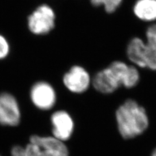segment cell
<instances>
[{
	"mask_svg": "<svg viewBox=\"0 0 156 156\" xmlns=\"http://www.w3.org/2000/svg\"><path fill=\"white\" fill-rule=\"evenodd\" d=\"M147 50L148 46L143 37H132L129 39L125 48L126 61L140 70H145Z\"/></svg>",
	"mask_w": 156,
	"mask_h": 156,
	"instance_id": "9",
	"label": "cell"
},
{
	"mask_svg": "<svg viewBox=\"0 0 156 156\" xmlns=\"http://www.w3.org/2000/svg\"><path fill=\"white\" fill-rule=\"evenodd\" d=\"M132 13L136 20L143 23L156 22V0H135Z\"/></svg>",
	"mask_w": 156,
	"mask_h": 156,
	"instance_id": "10",
	"label": "cell"
},
{
	"mask_svg": "<svg viewBox=\"0 0 156 156\" xmlns=\"http://www.w3.org/2000/svg\"><path fill=\"white\" fill-rule=\"evenodd\" d=\"M11 53V45L7 38L0 33V60H4Z\"/></svg>",
	"mask_w": 156,
	"mask_h": 156,
	"instance_id": "14",
	"label": "cell"
},
{
	"mask_svg": "<svg viewBox=\"0 0 156 156\" xmlns=\"http://www.w3.org/2000/svg\"><path fill=\"white\" fill-rule=\"evenodd\" d=\"M55 22L54 9L46 3L38 5L27 19L29 31L37 36L46 35L51 32L55 27Z\"/></svg>",
	"mask_w": 156,
	"mask_h": 156,
	"instance_id": "4",
	"label": "cell"
},
{
	"mask_svg": "<svg viewBox=\"0 0 156 156\" xmlns=\"http://www.w3.org/2000/svg\"><path fill=\"white\" fill-rule=\"evenodd\" d=\"M29 96L32 104L42 111L51 109L57 101V93L54 87L45 81L35 83L31 88Z\"/></svg>",
	"mask_w": 156,
	"mask_h": 156,
	"instance_id": "6",
	"label": "cell"
},
{
	"mask_svg": "<svg viewBox=\"0 0 156 156\" xmlns=\"http://www.w3.org/2000/svg\"><path fill=\"white\" fill-rule=\"evenodd\" d=\"M144 38L148 46L156 50V22L146 26Z\"/></svg>",
	"mask_w": 156,
	"mask_h": 156,
	"instance_id": "12",
	"label": "cell"
},
{
	"mask_svg": "<svg viewBox=\"0 0 156 156\" xmlns=\"http://www.w3.org/2000/svg\"><path fill=\"white\" fill-rule=\"evenodd\" d=\"M92 78L85 68L76 65L70 67L62 77L66 89L74 94H83L92 85Z\"/></svg>",
	"mask_w": 156,
	"mask_h": 156,
	"instance_id": "5",
	"label": "cell"
},
{
	"mask_svg": "<svg viewBox=\"0 0 156 156\" xmlns=\"http://www.w3.org/2000/svg\"><path fill=\"white\" fill-rule=\"evenodd\" d=\"M144 70L156 72V50L149 46L146 57V69Z\"/></svg>",
	"mask_w": 156,
	"mask_h": 156,
	"instance_id": "13",
	"label": "cell"
},
{
	"mask_svg": "<svg viewBox=\"0 0 156 156\" xmlns=\"http://www.w3.org/2000/svg\"><path fill=\"white\" fill-rule=\"evenodd\" d=\"M140 69L125 60L115 59L96 72L92 80L94 89L101 94H109L120 87L132 89L140 81Z\"/></svg>",
	"mask_w": 156,
	"mask_h": 156,
	"instance_id": "1",
	"label": "cell"
},
{
	"mask_svg": "<svg viewBox=\"0 0 156 156\" xmlns=\"http://www.w3.org/2000/svg\"><path fill=\"white\" fill-rule=\"evenodd\" d=\"M124 0H90V3L95 7H102L109 15L115 14L122 6Z\"/></svg>",
	"mask_w": 156,
	"mask_h": 156,
	"instance_id": "11",
	"label": "cell"
},
{
	"mask_svg": "<svg viewBox=\"0 0 156 156\" xmlns=\"http://www.w3.org/2000/svg\"><path fill=\"white\" fill-rule=\"evenodd\" d=\"M25 156H69L64 142L53 136L31 135L24 147Z\"/></svg>",
	"mask_w": 156,
	"mask_h": 156,
	"instance_id": "3",
	"label": "cell"
},
{
	"mask_svg": "<svg viewBox=\"0 0 156 156\" xmlns=\"http://www.w3.org/2000/svg\"><path fill=\"white\" fill-rule=\"evenodd\" d=\"M21 121V110L14 96L9 92L0 93V125L15 127Z\"/></svg>",
	"mask_w": 156,
	"mask_h": 156,
	"instance_id": "7",
	"label": "cell"
},
{
	"mask_svg": "<svg viewBox=\"0 0 156 156\" xmlns=\"http://www.w3.org/2000/svg\"><path fill=\"white\" fill-rule=\"evenodd\" d=\"M152 156H156V149L154 150V152L152 154Z\"/></svg>",
	"mask_w": 156,
	"mask_h": 156,
	"instance_id": "16",
	"label": "cell"
},
{
	"mask_svg": "<svg viewBox=\"0 0 156 156\" xmlns=\"http://www.w3.org/2000/svg\"><path fill=\"white\" fill-rule=\"evenodd\" d=\"M52 136L62 142L69 140L74 133V122L67 111H55L50 117Z\"/></svg>",
	"mask_w": 156,
	"mask_h": 156,
	"instance_id": "8",
	"label": "cell"
},
{
	"mask_svg": "<svg viewBox=\"0 0 156 156\" xmlns=\"http://www.w3.org/2000/svg\"><path fill=\"white\" fill-rule=\"evenodd\" d=\"M11 156H25L24 148L20 145L14 146L11 151ZM0 156H2L0 155Z\"/></svg>",
	"mask_w": 156,
	"mask_h": 156,
	"instance_id": "15",
	"label": "cell"
},
{
	"mask_svg": "<svg viewBox=\"0 0 156 156\" xmlns=\"http://www.w3.org/2000/svg\"><path fill=\"white\" fill-rule=\"evenodd\" d=\"M117 127L125 139L135 137L148 128L149 120L144 107L133 100H128L116 111Z\"/></svg>",
	"mask_w": 156,
	"mask_h": 156,
	"instance_id": "2",
	"label": "cell"
}]
</instances>
